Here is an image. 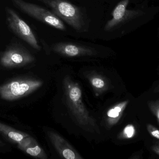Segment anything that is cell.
Wrapping results in <instances>:
<instances>
[{
    "label": "cell",
    "mask_w": 159,
    "mask_h": 159,
    "mask_svg": "<svg viewBox=\"0 0 159 159\" xmlns=\"http://www.w3.org/2000/svg\"><path fill=\"white\" fill-rule=\"evenodd\" d=\"M64 88L67 104L79 125L85 128H95V121L89 115L82 102L81 91L78 84L70 77H66Z\"/></svg>",
    "instance_id": "1"
},
{
    "label": "cell",
    "mask_w": 159,
    "mask_h": 159,
    "mask_svg": "<svg viewBox=\"0 0 159 159\" xmlns=\"http://www.w3.org/2000/svg\"><path fill=\"white\" fill-rule=\"evenodd\" d=\"M49 6L53 13L78 31L83 30L85 21L80 8L66 0H38Z\"/></svg>",
    "instance_id": "2"
},
{
    "label": "cell",
    "mask_w": 159,
    "mask_h": 159,
    "mask_svg": "<svg viewBox=\"0 0 159 159\" xmlns=\"http://www.w3.org/2000/svg\"><path fill=\"white\" fill-rule=\"evenodd\" d=\"M11 1L16 7L27 15L57 30H66V27L64 22L53 12L23 0Z\"/></svg>",
    "instance_id": "3"
},
{
    "label": "cell",
    "mask_w": 159,
    "mask_h": 159,
    "mask_svg": "<svg viewBox=\"0 0 159 159\" xmlns=\"http://www.w3.org/2000/svg\"><path fill=\"white\" fill-rule=\"evenodd\" d=\"M39 80L30 78H18L7 82L0 88V95L7 101H14L25 97L42 85Z\"/></svg>",
    "instance_id": "4"
},
{
    "label": "cell",
    "mask_w": 159,
    "mask_h": 159,
    "mask_svg": "<svg viewBox=\"0 0 159 159\" xmlns=\"http://www.w3.org/2000/svg\"><path fill=\"white\" fill-rule=\"evenodd\" d=\"M5 10L7 23L8 28L32 47L40 50L41 47L30 27L14 10L8 7H6Z\"/></svg>",
    "instance_id": "5"
},
{
    "label": "cell",
    "mask_w": 159,
    "mask_h": 159,
    "mask_svg": "<svg viewBox=\"0 0 159 159\" xmlns=\"http://www.w3.org/2000/svg\"><path fill=\"white\" fill-rule=\"evenodd\" d=\"M129 0H122L116 6L112 12V18L104 27L105 31H111L118 27L144 14L140 10H129L127 7Z\"/></svg>",
    "instance_id": "6"
},
{
    "label": "cell",
    "mask_w": 159,
    "mask_h": 159,
    "mask_svg": "<svg viewBox=\"0 0 159 159\" xmlns=\"http://www.w3.org/2000/svg\"><path fill=\"white\" fill-rule=\"evenodd\" d=\"M33 56L26 49L18 46H12L1 55L0 63L7 68L25 66L34 61Z\"/></svg>",
    "instance_id": "7"
},
{
    "label": "cell",
    "mask_w": 159,
    "mask_h": 159,
    "mask_svg": "<svg viewBox=\"0 0 159 159\" xmlns=\"http://www.w3.org/2000/svg\"><path fill=\"white\" fill-rule=\"evenodd\" d=\"M52 49L56 53L68 57L94 56L97 53L93 49L72 43H57L52 46Z\"/></svg>",
    "instance_id": "8"
},
{
    "label": "cell",
    "mask_w": 159,
    "mask_h": 159,
    "mask_svg": "<svg viewBox=\"0 0 159 159\" xmlns=\"http://www.w3.org/2000/svg\"><path fill=\"white\" fill-rule=\"evenodd\" d=\"M48 135L58 152L64 158L82 159L73 147L58 134L53 132H49Z\"/></svg>",
    "instance_id": "9"
},
{
    "label": "cell",
    "mask_w": 159,
    "mask_h": 159,
    "mask_svg": "<svg viewBox=\"0 0 159 159\" xmlns=\"http://www.w3.org/2000/svg\"><path fill=\"white\" fill-rule=\"evenodd\" d=\"M18 148L23 150L30 156L36 157L45 158L43 150L41 147L37 145L35 141H34L30 137H28L18 143Z\"/></svg>",
    "instance_id": "10"
},
{
    "label": "cell",
    "mask_w": 159,
    "mask_h": 159,
    "mask_svg": "<svg viewBox=\"0 0 159 159\" xmlns=\"http://www.w3.org/2000/svg\"><path fill=\"white\" fill-rule=\"evenodd\" d=\"M0 133L3 134L10 141L16 143H19L25 138L29 137V135L26 133L20 132L1 122H0Z\"/></svg>",
    "instance_id": "11"
},
{
    "label": "cell",
    "mask_w": 159,
    "mask_h": 159,
    "mask_svg": "<svg viewBox=\"0 0 159 159\" xmlns=\"http://www.w3.org/2000/svg\"><path fill=\"white\" fill-rule=\"evenodd\" d=\"M128 104V101H125L123 102L120 103L119 104L116 105L114 108L109 110L107 112V115L113 119H113H115L114 121L116 122L121 116Z\"/></svg>",
    "instance_id": "12"
},
{
    "label": "cell",
    "mask_w": 159,
    "mask_h": 159,
    "mask_svg": "<svg viewBox=\"0 0 159 159\" xmlns=\"http://www.w3.org/2000/svg\"><path fill=\"white\" fill-rule=\"evenodd\" d=\"M148 105L151 112L157 117L159 122V100L149 102Z\"/></svg>",
    "instance_id": "13"
},
{
    "label": "cell",
    "mask_w": 159,
    "mask_h": 159,
    "mask_svg": "<svg viewBox=\"0 0 159 159\" xmlns=\"http://www.w3.org/2000/svg\"><path fill=\"white\" fill-rule=\"evenodd\" d=\"M135 130L132 125H129L125 127L123 131V137L125 138H132L135 134Z\"/></svg>",
    "instance_id": "14"
},
{
    "label": "cell",
    "mask_w": 159,
    "mask_h": 159,
    "mask_svg": "<svg viewBox=\"0 0 159 159\" xmlns=\"http://www.w3.org/2000/svg\"><path fill=\"white\" fill-rule=\"evenodd\" d=\"M92 85L95 88L102 89L105 86L104 81L99 77H93L91 79Z\"/></svg>",
    "instance_id": "15"
},
{
    "label": "cell",
    "mask_w": 159,
    "mask_h": 159,
    "mask_svg": "<svg viewBox=\"0 0 159 159\" xmlns=\"http://www.w3.org/2000/svg\"><path fill=\"white\" fill-rule=\"evenodd\" d=\"M147 130L151 136L159 140V130L151 124H148Z\"/></svg>",
    "instance_id": "16"
},
{
    "label": "cell",
    "mask_w": 159,
    "mask_h": 159,
    "mask_svg": "<svg viewBox=\"0 0 159 159\" xmlns=\"http://www.w3.org/2000/svg\"><path fill=\"white\" fill-rule=\"evenodd\" d=\"M152 149L153 151L159 155V144L156 145L152 147Z\"/></svg>",
    "instance_id": "17"
},
{
    "label": "cell",
    "mask_w": 159,
    "mask_h": 159,
    "mask_svg": "<svg viewBox=\"0 0 159 159\" xmlns=\"http://www.w3.org/2000/svg\"><path fill=\"white\" fill-rule=\"evenodd\" d=\"M2 144V143H1V142H0V145Z\"/></svg>",
    "instance_id": "18"
},
{
    "label": "cell",
    "mask_w": 159,
    "mask_h": 159,
    "mask_svg": "<svg viewBox=\"0 0 159 159\" xmlns=\"http://www.w3.org/2000/svg\"><path fill=\"white\" fill-rule=\"evenodd\" d=\"M0 88H1V87H0Z\"/></svg>",
    "instance_id": "19"
}]
</instances>
